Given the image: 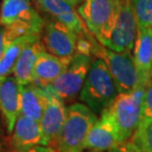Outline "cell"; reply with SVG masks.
Returning a JSON list of instances; mask_svg holds the SVG:
<instances>
[{"label":"cell","mask_w":152,"mask_h":152,"mask_svg":"<svg viewBox=\"0 0 152 152\" xmlns=\"http://www.w3.org/2000/svg\"><path fill=\"white\" fill-rule=\"evenodd\" d=\"M117 96V88L107 65L99 58L93 59L79 95L80 101L98 116L112 104Z\"/></svg>","instance_id":"cell-1"},{"label":"cell","mask_w":152,"mask_h":152,"mask_svg":"<svg viewBox=\"0 0 152 152\" xmlns=\"http://www.w3.org/2000/svg\"><path fill=\"white\" fill-rule=\"evenodd\" d=\"M45 22L39 12L28 0H2L0 26L5 28L11 39L26 35L40 37Z\"/></svg>","instance_id":"cell-2"},{"label":"cell","mask_w":152,"mask_h":152,"mask_svg":"<svg viewBox=\"0 0 152 152\" xmlns=\"http://www.w3.org/2000/svg\"><path fill=\"white\" fill-rule=\"evenodd\" d=\"M98 120L86 105L72 103L67 107V115L55 150L57 152H83L90 130Z\"/></svg>","instance_id":"cell-3"},{"label":"cell","mask_w":152,"mask_h":152,"mask_svg":"<svg viewBox=\"0 0 152 152\" xmlns=\"http://www.w3.org/2000/svg\"><path fill=\"white\" fill-rule=\"evenodd\" d=\"M123 0H86L77 13L93 37L106 46L118 20Z\"/></svg>","instance_id":"cell-4"},{"label":"cell","mask_w":152,"mask_h":152,"mask_svg":"<svg viewBox=\"0 0 152 152\" xmlns=\"http://www.w3.org/2000/svg\"><path fill=\"white\" fill-rule=\"evenodd\" d=\"M146 87L140 86L131 93L118 94L107 108L117 128L120 144L130 140L140 124Z\"/></svg>","instance_id":"cell-5"},{"label":"cell","mask_w":152,"mask_h":152,"mask_svg":"<svg viewBox=\"0 0 152 152\" xmlns=\"http://www.w3.org/2000/svg\"><path fill=\"white\" fill-rule=\"evenodd\" d=\"M92 55L103 60L113 77L118 94L132 92L140 86V79L132 53H118L103 46L95 39Z\"/></svg>","instance_id":"cell-6"},{"label":"cell","mask_w":152,"mask_h":152,"mask_svg":"<svg viewBox=\"0 0 152 152\" xmlns=\"http://www.w3.org/2000/svg\"><path fill=\"white\" fill-rule=\"evenodd\" d=\"M91 62V57L76 53L65 72L47 88L65 103H71L82 91Z\"/></svg>","instance_id":"cell-7"},{"label":"cell","mask_w":152,"mask_h":152,"mask_svg":"<svg viewBox=\"0 0 152 152\" xmlns=\"http://www.w3.org/2000/svg\"><path fill=\"white\" fill-rule=\"evenodd\" d=\"M40 40L46 52L61 59L72 60L76 54L77 35L54 19L45 22Z\"/></svg>","instance_id":"cell-8"},{"label":"cell","mask_w":152,"mask_h":152,"mask_svg":"<svg viewBox=\"0 0 152 152\" xmlns=\"http://www.w3.org/2000/svg\"><path fill=\"white\" fill-rule=\"evenodd\" d=\"M137 30L132 0H123L117 23L105 47L118 53H132L137 40Z\"/></svg>","instance_id":"cell-9"},{"label":"cell","mask_w":152,"mask_h":152,"mask_svg":"<svg viewBox=\"0 0 152 152\" xmlns=\"http://www.w3.org/2000/svg\"><path fill=\"white\" fill-rule=\"evenodd\" d=\"M47 90V103L45 105L42 117L39 122L41 132V144L55 149L62 131L67 115V107L65 102L59 96Z\"/></svg>","instance_id":"cell-10"},{"label":"cell","mask_w":152,"mask_h":152,"mask_svg":"<svg viewBox=\"0 0 152 152\" xmlns=\"http://www.w3.org/2000/svg\"><path fill=\"white\" fill-rule=\"evenodd\" d=\"M35 8L62 23L77 37H91L76 7L67 0H34Z\"/></svg>","instance_id":"cell-11"},{"label":"cell","mask_w":152,"mask_h":152,"mask_svg":"<svg viewBox=\"0 0 152 152\" xmlns=\"http://www.w3.org/2000/svg\"><path fill=\"white\" fill-rule=\"evenodd\" d=\"M0 114L12 134L21 114V85L13 76L0 77Z\"/></svg>","instance_id":"cell-12"},{"label":"cell","mask_w":152,"mask_h":152,"mask_svg":"<svg viewBox=\"0 0 152 152\" xmlns=\"http://www.w3.org/2000/svg\"><path fill=\"white\" fill-rule=\"evenodd\" d=\"M118 132L109 110L106 109L93 125L85 143L89 151H109L119 145Z\"/></svg>","instance_id":"cell-13"},{"label":"cell","mask_w":152,"mask_h":152,"mask_svg":"<svg viewBox=\"0 0 152 152\" xmlns=\"http://www.w3.org/2000/svg\"><path fill=\"white\" fill-rule=\"evenodd\" d=\"M134 61L140 79V86L152 82V28H138L134 48Z\"/></svg>","instance_id":"cell-14"},{"label":"cell","mask_w":152,"mask_h":152,"mask_svg":"<svg viewBox=\"0 0 152 152\" xmlns=\"http://www.w3.org/2000/svg\"><path fill=\"white\" fill-rule=\"evenodd\" d=\"M12 152H27L41 144L39 123L20 114L16 121L10 140Z\"/></svg>","instance_id":"cell-15"},{"label":"cell","mask_w":152,"mask_h":152,"mask_svg":"<svg viewBox=\"0 0 152 152\" xmlns=\"http://www.w3.org/2000/svg\"><path fill=\"white\" fill-rule=\"evenodd\" d=\"M71 61L61 59L45 50L41 51L34 68V83L41 87L49 86L65 72Z\"/></svg>","instance_id":"cell-16"},{"label":"cell","mask_w":152,"mask_h":152,"mask_svg":"<svg viewBox=\"0 0 152 152\" xmlns=\"http://www.w3.org/2000/svg\"><path fill=\"white\" fill-rule=\"evenodd\" d=\"M47 103V90L37 83L21 86V114L39 123Z\"/></svg>","instance_id":"cell-17"},{"label":"cell","mask_w":152,"mask_h":152,"mask_svg":"<svg viewBox=\"0 0 152 152\" xmlns=\"http://www.w3.org/2000/svg\"><path fill=\"white\" fill-rule=\"evenodd\" d=\"M43 45L41 40L28 45L19 57L13 70L12 76L17 80L21 86H27L34 83V68L38 55L43 51Z\"/></svg>","instance_id":"cell-18"},{"label":"cell","mask_w":152,"mask_h":152,"mask_svg":"<svg viewBox=\"0 0 152 152\" xmlns=\"http://www.w3.org/2000/svg\"><path fill=\"white\" fill-rule=\"evenodd\" d=\"M39 39L40 37L38 35H26V37H18L11 41L6 48L2 59L0 60V77L12 76L13 70L22 51L28 45Z\"/></svg>","instance_id":"cell-19"},{"label":"cell","mask_w":152,"mask_h":152,"mask_svg":"<svg viewBox=\"0 0 152 152\" xmlns=\"http://www.w3.org/2000/svg\"><path fill=\"white\" fill-rule=\"evenodd\" d=\"M127 143L137 152H152V119L141 120Z\"/></svg>","instance_id":"cell-20"},{"label":"cell","mask_w":152,"mask_h":152,"mask_svg":"<svg viewBox=\"0 0 152 152\" xmlns=\"http://www.w3.org/2000/svg\"><path fill=\"white\" fill-rule=\"evenodd\" d=\"M137 28H152V0H132Z\"/></svg>","instance_id":"cell-21"},{"label":"cell","mask_w":152,"mask_h":152,"mask_svg":"<svg viewBox=\"0 0 152 152\" xmlns=\"http://www.w3.org/2000/svg\"><path fill=\"white\" fill-rule=\"evenodd\" d=\"M143 119H152V82L148 85L145 90L141 120Z\"/></svg>","instance_id":"cell-22"},{"label":"cell","mask_w":152,"mask_h":152,"mask_svg":"<svg viewBox=\"0 0 152 152\" xmlns=\"http://www.w3.org/2000/svg\"><path fill=\"white\" fill-rule=\"evenodd\" d=\"M13 41L11 37H9L8 33L6 31L5 28H3L0 26V60L2 59L3 55L5 53V50L7 48L8 44Z\"/></svg>","instance_id":"cell-23"},{"label":"cell","mask_w":152,"mask_h":152,"mask_svg":"<svg viewBox=\"0 0 152 152\" xmlns=\"http://www.w3.org/2000/svg\"><path fill=\"white\" fill-rule=\"evenodd\" d=\"M108 152H137V151H135L134 148H132L130 145L126 142V143L117 145L116 147L110 149Z\"/></svg>","instance_id":"cell-24"},{"label":"cell","mask_w":152,"mask_h":152,"mask_svg":"<svg viewBox=\"0 0 152 152\" xmlns=\"http://www.w3.org/2000/svg\"><path fill=\"white\" fill-rule=\"evenodd\" d=\"M27 152H57V151L52 147L43 146V145H37V146H34V148H31V149H30Z\"/></svg>","instance_id":"cell-25"},{"label":"cell","mask_w":152,"mask_h":152,"mask_svg":"<svg viewBox=\"0 0 152 152\" xmlns=\"http://www.w3.org/2000/svg\"><path fill=\"white\" fill-rule=\"evenodd\" d=\"M68 2H70L74 7H79L80 5H82L86 0H67Z\"/></svg>","instance_id":"cell-26"},{"label":"cell","mask_w":152,"mask_h":152,"mask_svg":"<svg viewBox=\"0 0 152 152\" xmlns=\"http://www.w3.org/2000/svg\"><path fill=\"white\" fill-rule=\"evenodd\" d=\"M0 152H1V142H0Z\"/></svg>","instance_id":"cell-27"},{"label":"cell","mask_w":152,"mask_h":152,"mask_svg":"<svg viewBox=\"0 0 152 152\" xmlns=\"http://www.w3.org/2000/svg\"><path fill=\"white\" fill-rule=\"evenodd\" d=\"M87 152H99V151H87Z\"/></svg>","instance_id":"cell-28"},{"label":"cell","mask_w":152,"mask_h":152,"mask_svg":"<svg viewBox=\"0 0 152 152\" xmlns=\"http://www.w3.org/2000/svg\"><path fill=\"white\" fill-rule=\"evenodd\" d=\"M28 1H31V0H28Z\"/></svg>","instance_id":"cell-29"},{"label":"cell","mask_w":152,"mask_h":152,"mask_svg":"<svg viewBox=\"0 0 152 152\" xmlns=\"http://www.w3.org/2000/svg\"><path fill=\"white\" fill-rule=\"evenodd\" d=\"M0 6H1V2H0Z\"/></svg>","instance_id":"cell-30"}]
</instances>
